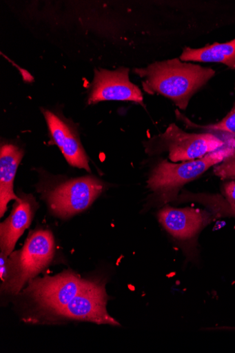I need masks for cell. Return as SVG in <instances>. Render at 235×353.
<instances>
[{
  "instance_id": "ba28073f",
  "label": "cell",
  "mask_w": 235,
  "mask_h": 353,
  "mask_svg": "<svg viewBox=\"0 0 235 353\" xmlns=\"http://www.w3.org/2000/svg\"><path fill=\"white\" fill-rule=\"evenodd\" d=\"M129 72L128 68L123 67L115 70H95L88 103L130 101L143 105L142 91L138 85L130 81Z\"/></svg>"
},
{
  "instance_id": "e0dca14e",
  "label": "cell",
  "mask_w": 235,
  "mask_h": 353,
  "mask_svg": "<svg viewBox=\"0 0 235 353\" xmlns=\"http://www.w3.org/2000/svg\"><path fill=\"white\" fill-rule=\"evenodd\" d=\"M222 198L229 205H235V181H231L223 185Z\"/></svg>"
},
{
  "instance_id": "6da1fadb",
  "label": "cell",
  "mask_w": 235,
  "mask_h": 353,
  "mask_svg": "<svg viewBox=\"0 0 235 353\" xmlns=\"http://www.w3.org/2000/svg\"><path fill=\"white\" fill-rule=\"evenodd\" d=\"M140 77L144 90L170 99L182 110L193 96L216 75L214 70L174 58L156 61L145 68L133 70Z\"/></svg>"
},
{
  "instance_id": "7a4b0ae2",
  "label": "cell",
  "mask_w": 235,
  "mask_h": 353,
  "mask_svg": "<svg viewBox=\"0 0 235 353\" xmlns=\"http://www.w3.org/2000/svg\"><path fill=\"white\" fill-rule=\"evenodd\" d=\"M234 151L235 139L229 138L223 148L201 158L179 164L162 160L151 172L147 181L148 188L159 196L162 203L175 201L180 190L185 184L222 163Z\"/></svg>"
},
{
  "instance_id": "5bb4252c",
  "label": "cell",
  "mask_w": 235,
  "mask_h": 353,
  "mask_svg": "<svg viewBox=\"0 0 235 353\" xmlns=\"http://www.w3.org/2000/svg\"><path fill=\"white\" fill-rule=\"evenodd\" d=\"M176 116L178 119L182 120L187 125H190L191 128H200L205 132L235 139V103L229 112L223 119L213 124L207 125H195L178 111H176Z\"/></svg>"
},
{
  "instance_id": "8992f818",
  "label": "cell",
  "mask_w": 235,
  "mask_h": 353,
  "mask_svg": "<svg viewBox=\"0 0 235 353\" xmlns=\"http://www.w3.org/2000/svg\"><path fill=\"white\" fill-rule=\"evenodd\" d=\"M105 185L93 177L70 180L52 190L46 196L51 212L63 219L87 210L102 194Z\"/></svg>"
},
{
  "instance_id": "ac0fdd59",
  "label": "cell",
  "mask_w": 235,
  "mask_h": 353,
  "mask_svg": "<svg viewBox=\"0 0 235 353\" xmlns=\"http://www.w3.org/2000/svg\"><path fill=\"white\" fill-rule=\"evenodd\" d=\"M0 278L4 281L8 274V256L1 253L0 254Z\"/></svg>"
},
{
  "instance_id": "30bf717a",
  "label": "cell",
  "mask_w": 235,
  "mask_h": 353,
  "mask_svg": "<svg viewBox=\"0 0 235 353\" xmlns=\"http://www.w3.org/2000/svg\"><path fill=\"white\" fill-rule=\"evenodd\" d=\"M52 143L61 151L66 161L74 168L90 172L88 157L74 128L56 114L43 111Z\"/></svg>"
},
{
  "instance_id": "5b68a950",
  "label": "cell",
  "mask_w": 235,
  "mask_h": 353,
  "mask_svg": "<svg viewBox=\"0 0 235 353\" xmlns=\"http://www.w3.org/2000/svg\"><path fill=\"white\" fill-rule=\"evenodd\" d=\"M73 272L31 280L26 292L44 311L55 316L89 284Z\"/></svg>"
},
{
  "instance_id": "9c48e42d",
  "label": "cell",
  "mask_w": 235,
  "mask_h": 353,
  "mask_svg": "<svg viewBox=\"0 0 235 353\" xmlns=\"http://www.w3.org/2000/svg\"><path fill=\"white\" fill-rule=\"evenodd\" d=\"M215 219L210 210L193 208H176L166 205L158 213L163 228L181 243L194 240Z\"/></svg>"
},
{
  "instance_id": "277c9868",
  "label": "cell",
  "mask_w": 235,
  "mask_h": 353,
  "mask_svg": "<svg viewBox=\"0 0 235 353\" xmlns=\"http://www.w3.org/2000/svg\"><path fill=\"white\" fill-rule=\"evenodd\" d=\"M229 139L210 132L187 133L174 123L163 134L147 142L145 146L151 154L167 152L172 162L183 163L203 157L223 148Z\"/></svg>"
},
{
  "instance_id": "4fadbf2b",
  "label": "cell",
  "mask_w": 235,
  "mask_h": 353,
  "mask_svg": "<svg viewBox=\"0 0 235 353\" xmlns=\"http://www.w3.org/2000/svg\"><path fill=\"white\" fill-rule=\"evenodd\" d=\"M179 59L185 62L219 63L235 70V39L218 43H214L201 48H183Z\"/></svg>"
},
{
  "instance_id": "d6986e66",
  "label": "cell",
  "mask_w": 235,
  "mask_h": 353,
  "mask_svg": "<svg viewBox=\"0 0 235 353\" xmlns=\"http://www.w3.org/2000/svg\"><path fill=\"white\" fill-rule=\"evenodd\" d=\"M233 330H235V327L234 328H232Z\"/></svg>"
},
{
  "instance_id": "8fae6325",
  "label": "cell",
  "mask_w": 235,
  "mask_h": 353,
  "mask_svg": "<svg viewBox=\"0 0 235 353\" xmlns=\"http://www.w3.org/2000/svg\"><path fill=\"white\" fill-rule=\"evenodd\" d=\"M10 216L0 225V248L1 253L9 256L15 245L30 223L38 209V203L33 196L21 194L15 201Z\"/></svg>"
},
{
  "instance_id": "3957f363",
  "label": "cell",
  "mask_w": 235,
  "mask_h": 353,
  "mask_svg": "<svg viewBox=\"0 0 235 353\" xmlns=\"http://www.w3.org/2000/svg\"><path fill=\"white\" fill-rule=\"evenodd\" d=\"M55 241L52 233L47 230L31 232L23 248L12 252L8 259V274L2 290L17 294L52 261Z\"/></svg>"
},
{
  "instance_id": "52a82bcc",
  "label": "cell",
  "mask_w": 235,
  "mask_h": 353,
  "mask_svg": "<svg viewBox=\"0 0 235 353\" xmlns=\"http://www.w3.org/2000/svg\"><path fill=\"white\" fill-rule=\"evenodd\" d=\"M108 301L105 283L90 281L84 290L55 316L85 321L97 325L120 326L108 312Z\"/></svg>"
},
{
  "instance_id": "2e32d148",
  "label": "cell",
  "mask_w": 235,
  "mask_h": 353,
  "mask_svg": "<svg viewBox=\"0 0 235 353\" xmlns=\"http://www.w3.org/2000/svg\"><path fill=\"white\" fill-rule=\"evenodd\" d=\"M214 172L222 180L235 181V151L214 167Z\"/></svg>"
},
{
  "instance_id": "9a60e30c",
  "label": "cell",
  "mask_w": 235,
  "mask_h": 353,
  "mask_svg": "<svg viewBox=\"0 0 235 353\" xmlns=\"http://www.w3.org/2000/svg\"><path fill=\"white\" fill-rule=\"evenodd\" d=\"M201 202L207 206L216 219L224 216L235 218V205L226 203L220 195H203Z\"/></svg>"
},
{
  "instance_id": "7c38bea8",
  "label": "cell",
  "mask_w": 235,
  "mask_h": 353,
  "mask_svg": "<svg viewBox=\"0 0 235 353\" xmlns=\"http://www.w3.org/2000/svg\"><path fill=\"white\" fill-rule=\"evenodd\" d=\"M23 151L16 145L3 144L0 150V213L4 216L8 203L17 201L19 197L14 192V181L17 169L21 162Z\"/></svg>"
}]
</instances>
